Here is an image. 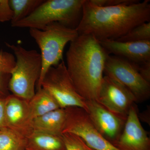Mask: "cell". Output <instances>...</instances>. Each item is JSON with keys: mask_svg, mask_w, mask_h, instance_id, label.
<instances>
[{"mask_svg": "<svg viewBox=\"0 0 150 150\" xmlns=\"http://www.w3.org/2000/svg\"><path fill=\"white\" fill-rule=\"evenodd\" d=\"M41 88L54 97L61 108L77 107L86 111V100L76 90L64 61L49 68L41 83Z\"/></svg>", "mask_w": 150, "mask_h": 150, "instance_id": "52a82bcc", "label": "cell"}, {"mask_svg": "<svg viewBox=\"0 0 150 150\" xmlns=\"http://www.w3.org/2000/svg\"><path fill=\"white\" fill-rule=\"evenodd\" d=\"M109 54L119 56L137 65L150 60V40L122 42L106 39L99 41Z\"/></svg>", "mask_w": 150, "mask_h": 150, "instance_id": "4fadbf2b", "label": "cell"}, {"mask_svg": "<svg viewBox=\"0 0 150 150\" xmlns=\"http://www.w3.org/2000/svg\"><path fill=\"white\" fill-rule=\"evenodd\" d=\"M62 137L66 150H94L86 144L81 137L72 133H64Z\"/></svg>", "mask_w": 150, "mask_h": 150, "instance_id": "ffe728a7", "label": "cell"}, {"mask_svg": "<svg viewBox=\"0 0 150 150\" xmlns=\"http://www.w3.org/2000/svg\"><path fill=\"white\" fill-rule=\"evenodd\" d=\"M97 101L118 116L126 119L136 101L131 91L121 83L105 75Z\"/></svg>", "mask_w": 150, "mask_h": 150, "instance_id": "9c48e42d", "label": "cell"}, {"mask_svg": "<svg viewBox=\"0 0 150 150\" xmlns=\"http://www.w3.org/2000/svg\"><path fill=\"white\" fill-rule=\"evenodd\" d=\"M26 150H66L62 136L33 131L27 138Z\"/></svg>", "mask_w": 150, "mask_h": 150, "instance_id": "9a60e30c", "label": "cell"}, {"mask_svg": "<svg viewBox=\"0 0 150 150\" xmlns=\"http://www.w3.org/2000/svg\"><path fill=\"white\" fill-rule=\"evenodd\" d=\"M90 2L99 7L114 6L122 5H131L139 2L138 0H89Z\"/></svg>", "mask_w": 150, "mask_h": 150, "instance_id": "7402d4cb", "label": "cell"}, {"mask_svg": "<svg viewBox=\"0 0 150 150\" xmlns=\"http://www.w3.org/2000/svg\"><path fill=\"white\" fill-rule=\"evenodd\" d=\"M85 0H44L29 16L12 24L13 27L43 30L57 22L76 29L82 14Z\"/></svg>", "mask_w": 150, "mask_h": 150, "instance_id": "3957f363", "label": "cell"}, {"mask_svg": "<svg viewBox=\"0 0 150 150\" xmlns=\"http://www.w3.org/2000/svg\"><path fill=\"white\" fill-rule=\"evenodd\" d=\"M29 33L40 50L42 69L36 87L41 88V84L46 72L63 61L65 46L79 35L76 29L70 28L55 22L47 25L43 30L30 28Z\"/></svg>", "mask_w": 150, "mask_h": 150, "instance_id": "277c9868", "label": "cell"}, {"mask_svg": "<svg viewBox=\"0 0 150 150\" xmlns=\"http://www.w3.org/2000/svg\"><path fill=\"white\" fill-rule=\"evenodd\" d=\"M86 112L97 130L112 145L123 131L126 119L116 115L97 100H86Z\"/></svg>", "mask_w": 150, "mask_h": 150, "instance_id": "30bf717a", "label": "cell"}, {"mask_svg": "<svg viewBox=\"0 0 150 150\" xmlns=\"http://www.w3.org/2000/svg\"><path fill=\"white\" fill-rule=\"evenodd\" d=\"M116 40L122 42L150 40V22L144 23L137 25Z\"/></svg>", "mask_w": 150, "mask_h": 150, "instance_id": "d6986e66", "label": "cell"}, {"mask_svg": "<svg viewBox=\"0 0 150 150\" xmlns=\"http://www.w3.org/2000/svg\"><path fill=\"white\" fill-rule=\"evenodd\" d=\"M150 20L149 0L109 7L97 6L85 0L81 18L76 29L79 35H93L98 41L116 40Z\"/></svg>", "mask_w": 150, "mask_h": 150, "instance_id": "6da1fadb", "label": "cell"}, {"mask_svg": "<svg viewBox=\"0 0 150 150\" xmlns=\"http://www.w3.org/2000/svg\"><path fill=\"white\" fill-rule=\"evenodd\" d=\"M140 75L145 80L150 83V60L138 65Z\"/></svg>", "mask_w": 150, "mask_h": 150, "instance_id": "d4e9b609", "label": "cell"}, {"mask_svg": "<svg viewBox=\"0 0 150 150\" xmlns=\"http://www.w3.org/2000/svg\"><path fill=\"white\" fill-rule=\"evenodd\" d=\"M13 13L11 24L27 17L44 0H8Z\"/></svg>", "mask_w": 150, "mask_h": 150, "instance_id": "e0dca14e", "label": "cell"}, {"mask_svg": "<svg viewBox=\"0 0 150 150\" xmlns=\"http://www.w3.org/2000/svg\"><path fill=\"white\" fill-rule=\"evenodd\" d=\"M16 65V58L13 54L0 52V72L10 74Z\"/></svg>", "mask_w": 150, "mask_h": 150, "instance_id": "44dd1931", "label": "cell"}, {"mask_svg": "<svg viewBox=\"0 0 150 150\" xmlns=\"http://www.w3.org/2000/svg\"><path fill=\"white\" fill-rule=\"evenodd\" d=\"M5 117L7 128L26 139L33 132L28 100L13 94L7 96L6 98Z\"/></svg>", "mask_w": 150, "mask_h": 150, "instance_id": "7c38bea8", "label": "cell"}, {"mask_svg": "<svg viewBox=\"0 0 150 150\" xmlns=\"http://www.w3.org/2000/svg\"><path fill=\"white\" fill-rule=\"evenodd\" d=\"M108 54L93 35H79L66 54L67 69L76 90L86 100H97Z\"/></svg>", "mask_w": 150, "mask_h": 150, "instance_id": "7a4b0ae2", "label": "cell"}, {"mask_svg": "<svg viewBox=\"0 0 150 150\" xmlns=\"http://www.w3.org/2000/svg\"><path fill=\"white\" fill-rule=\"evenodd\" d=\"M27 139L8 128L0 129V150H26Z\"/></svg>", "mask_w": 150, "mask_h": 150, "instance_id": "ac0fdd59", "label": "cell"}, {"mask_svg": "<svg viewBox=\"0 0 150 150\" xmlns=\"http://www.w3.org/2000/svg\"><path fill=\"white\" fill-rule=\"evenodd\" d=\"M32 119L61 108L54 97L45 89L38 90L34 96L28 100Z\"/></svg>", "mask_w": 150, "mask_h": 150, "instance_id": "2e32d148", "label": "cell"}, {"mask_svg": "<svg viewBox=\"0 0 150 150\" xmlns=\"http://www.w3.org/2000/svg\"><path fill=\"white\" fill-rule=\"evenodd\" d=\"M6 97L0 96V129L7 128L5 117Z\"/></svg>", "mask_w": 150, "mask_h": 150, "instance_id": "484cf974", "label": "cell"}, {"mask_svg": "<svg viewBox=\"0 0 150 150\" xmlns=\"http://www.w3.org/2000/svg\"><path fill=\"white\" fill-rule=\"evenodd\" d=\"M104 74L121 83L133 94L136 103L149 99L150 83L139 73L138 65L119 56L108 54L105 64Z\"/></svg>", "mask_w": 150, "mask_h": 150, "instance_id": "8992f818", "label": "cell"}, {"mask_svg": "<svg viewBox=\"0 0 150 150\" xmlns=\"http://www.w3.org/2000/svg\"><path fill=\"white\" fill-rule=\"evenodd\" d=\"M10 74L0 72V96H4L8 88Z\"/></svg>", "mask_w": 150, "mask_h": 150, "instance_id": "cb8c5ba5", "label": "cell"}, {"mask_svg": "<svg viewBox=\"0 0 150 150\" xmlns=\"http://www.w3.org/2000/svg\"><path fill=\"white\" fill-rule=\"evenodd\" d=\"M65 109L67 119L63 134L70 133L77 135L94 150H119L97 130L84 109L77 107Z\"/></svg>", "mask_w": 150, "mask_h": 150, "instance_id": "ba28073f", "label": "cell"}, {"mask_svg": "<svg viewBox=\"0 0 150 150\" xmlns=\"http://www.w3.org/2000/svg\"><path fill=\"white\" fill-rule=\"evenodd\" d=\"M67 119L65 108H59L33 118L32 126L33 131L62 136Z\"/></svg>", "mask_w": 150, "mask_h": 150, "instance_id": "5bb4252c", "label": "cell"}, {"mask_svg": "<svg viewBox=\"0 0 150 150\" xmlns=\"http://www.w3.org/2000/svg\"><path fill=\"white\" fill-rule=\"evenodd\" d=\"M13 16L8 0H0V22L11 21Z\"/></svg>", "mask_w": 150, "mask_h": 150, "instance_id": "603a6c76", "label": "cell"}, {"mask_svg": "<svg viewBox=\"0 0 150 150\" xmlns=\"http://www.w3.org/2000/svg\"><path fill=\"white\" fill-rule=\"evenodd\" d=\"M119 150H150V140L139 117L136 103L129 110L123 131L113 144Z\"/></svg>", "mask_w": 150, "mask_h": 150, "instance_id": "8fae6325", "label": "cell"}, {"mask_svg": "<svg viewBox=\"0 0 150 150\" xmlns=\"http://www.w3.org/2000/svg\"><path fill=\"white\" fill-rule=\"evenodd\" d=\"M13 51L16 65L11 72L8 89L13 95L29 100L35 94V86L42 69L40 54L36 50H27L20 45L6 43Z\"/></svg>", "mask_w": 150, "mask_h": 150, "instance_id": "5b68a950", "label": "cell"}]
</instances>
